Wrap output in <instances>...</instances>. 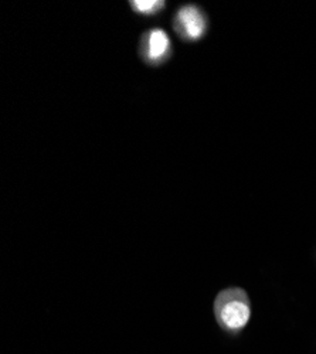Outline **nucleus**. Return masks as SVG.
Segmentation results:
<instances>
[{
	"label": "nucleus",
	"instance_id": "nucleus-1",
	"mask_svg": "<svg viewBox=\"0 0 316 354\" xmlns=\"http://www.w3.org/2000/svg\"><path fill=\"white\" fill-rule=\"evenodd\" d=\"M213 315L220 330L237 339L247 329L252 315V305L247 290L240 286L221 289L213 302Z\"/></svg>",
	"mask_w": 316,
	"mask_h": 354
},
{
	"label": "nucleus",
	"instance_id": "nucleus-4",
	"mask_svg": "<svg viewBox=\"0 0 316 354\" xmlns=\"http://www.w3.org/2000/svg\"><path fill=\"white\" fill-rule=\"evenodd\" d=\"M129 5L133 13L151 17L159 15L165 9L166 2H163V0H132Z\"/></svg>",
	"mask_w": 316,
	"mask_h": 354
},
{
	"label": "nucleus",
	"instance_id": "nucleus-3",
	"mask_svg": "<svg viewBox=\"0 0 316 354\" xmlns=\"http://www.w3.org/2000/svg\"><path fill=\"white\" fill-rule=\"evenodd\" d=\"M171 51H174L171 40L162 27H152L142 35L139 55L145 64L151 67L162 66L170 60Z\"/></svg>",
	"mask_w": 316,
	"mask_h": 354
},
{
	"label": "nucleus",
	"instance_id": "nucleus-2",
	"mask_svg": "<svg viewBox=\"0 0 316 354\" xmlns=\"http://www.w3.org/2000/svg\"><path fill=\"white\" fill-rule=\"evenodd\" d=\"M174 28L183 41L196 43L205 39V36L207 35L209 17L200 6L194 3H187L179 8L175 13Z\"/></svg>",
	"mask_w": 316,
	"mask_h": 354
}]
</instances>
